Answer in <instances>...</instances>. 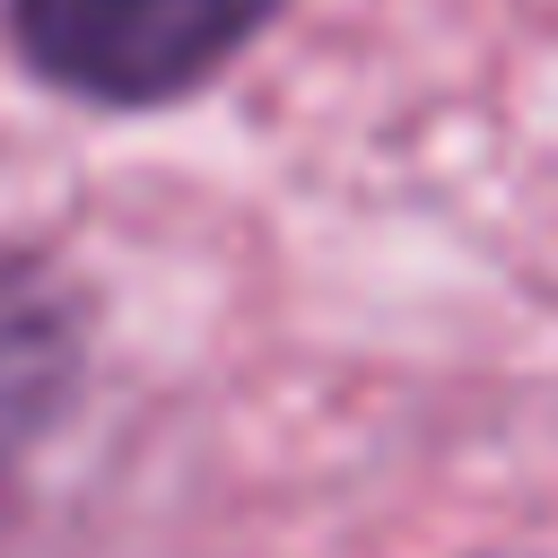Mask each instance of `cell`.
Returning <instances> with one entry per match:
<instances>
[{
	"mask_svg": "<svg viewBox=\"0 0 558 558\" xmlns=\"http://www.w3.org/2000/svg\"><path fill=\"white\" fill-rule=\"evenodd\" d=\"M288 0H0L17 70L96 113H157L201 96L270 35Z\"/></svg>",
	"mask_w": 558,
	"mask_h": 558,
	"instance_id": "obj_1",
	"label": "cell"
},
{
	"mask_svg": "<svg viewBox=\"0 0 558 558\" xmlns=\"http://www.w3.org/2000/svg\"><path fill=\"white\" fill-rule=\"evenodd\" d=\"M78 384H87V288L44 253L0 244V462L52 436Z\"/></svg>",
	"mask_w": 558,
	"mask_h": 558,
	"instance_id": "obj_2",
	"label": "cell"
},
{
	"mask_svg": "<svg viewBox=\"0 0 558 558\" xmlns=\"http://www.w3.org/2000/svg\"><path fill=\"white\" fill-rule=\"evenodd\" d=\"M0 480H9V462H0Z\"/></svg>",
	"mask_w": 558,
	"mask_h": 558,
	"instance_id": "obj_3",
	"label": "cell"
}]
</instances>
